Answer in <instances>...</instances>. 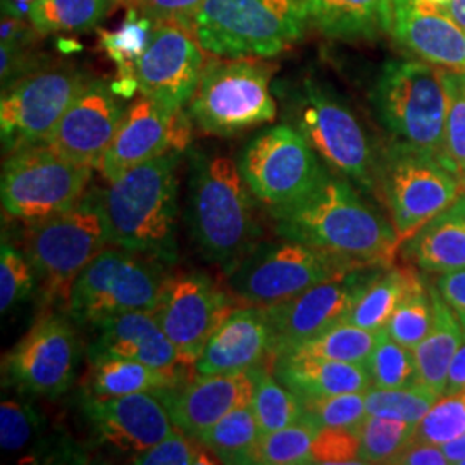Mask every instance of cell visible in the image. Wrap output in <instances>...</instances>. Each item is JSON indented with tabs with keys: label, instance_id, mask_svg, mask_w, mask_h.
Returning a JSON list of instances; mask_svg holds the SVG:
<instances>
[{
	"label": "cell",
	"instance_id": "cell-2",
	"mask_svg": "<svg viewBox=\"0 0 465 465\" xmlns=\"http://www.w3.org/2000/svg\"><path fill=\"white\" fill-rule=\"evenodd\" d=\"M180 150H171L134 167L97 190L109 243L149 255L166 264L178 257V166Z\"/></svg>",
	"mask_w": 465,
	"mask_h": 465
},
{
	"label": "cell",
	"instance_id": "cell-11",
	"mask_svg": "<svg viewBox=\"0 0 465 465\" xmlns=\"http://www.w3.org/2000/svg\"><path fill=\"white\" fill-rule=\"evenodd\" d=\"M362 266L330 252L284 240L259 245L230 271L232 295L249 305L271 307L293 299L319 282Z\"/></svg>",
	"mask_w": 465,
	"mask_h": 465
},
{
	"label": "cell",
	"instance_id": "cell-1",
	"mask_svg": "<svg viewBox=\"0 0 465 465\" xmlns=\"http://www.w3.org/2000/svg\"><path fill=\"white\" fill-rule=\"evenodd\" d=\"M282 240H293L362 266L390 267L399 234L347 178L324 173L302 199L269 209Z\"/></svg>",
	"mask_w": 465,
	"mask_h": 465
},
{
	"label": "cell",
	"instance_id": "cell-34",
	"mask_svg": "<svg viewBox=\"0 0 465 465\" xmlns=\"http://www.w3.org/2000/svg\"><path fill=\"white\" fill-rule=\"evenodd\" d=\"M116 7L111 0H36L30 23L40 36L86 34Z\"/></svg>",
	"mask_w": 465,
	"mask_h": 465
},
{
	"label": "cell",
	"instance_id": "cell-14",
	"mask_svg": "<svg viewBox=\"0 0 465 465\" xmlns=\"http://www.w3.org/2000/svg\"><path fill=\"white\" fill-rule=\"evenodd\" d=\"M238 167L253 197L267 209L305 197L326 173L319 155L292 124L255 134L242 152Z\"/></svg>",
	"mask_w": 465,
	"mask_h": 465
},
{
	"label": "cell",
	"instance_id": "cell-24",
	"mask_svg": "<svg viewBox=\"0 0 465 465\" xmlns=\"http://www.w3.org/2000/svg\"><path fill=\"white\" fill-rule=\"evenodd\" d=\"M272 362L271 324L264 307L234 309L223 321L195 361L200 376L232 374Z\"/></svg>",
	"mask_w": 465,
	"mask_h": 465
},
{
	"label": "cell",
	"instance_id": "cell-38",
	"mask_svg": "<svg viewBox=\"0 0 465 465\" xmlns=\"http://www.w3.org/2000/svg\"><path fill=\"white\" fill-rule=\"evenodd\" d=\"M416 428L417 424L391 417H366L357 430L362 464H395L416 438Z\"/></svg>",
	"mask_w": 465,
	"mask_h": 465
},
{
	"label": "cell",
	"instance_id": "cell-58",
	"mask_svg": "<svg viewBox=\"0 0 465 465\" xmlns=\"http://www.w3.org/2000/svg\"><path fill=\"white\" fill-rule=\"evenodd\" d=\"M426 2H431V4H436V5H445L449 0H426Z\"/></svg>",
	"mask_w": 465,
	"mask_h": 465
},
{
	"label": "cell",
	"instance_id": "cell-6",
	"mask_svg": "<svg viewBox=\"0 0 465 465\" xmlns=\"http://www.w3.org/2000/svg\"><path fill=\"white\" fill-rule=\"evenodd\" d=\"M284 111L326 166L364 190H374L380 161L362 123L332 88L305 78L286 97Z\"/></svg>",
	"mask_w": 465,
	"mask_h": 465
},
{
	"label": "cell",
	"instance_id": "cell-32",
	"mask_svg": "<svg viewBox=\"0 0 465 465\" xmlns=\"http://www.w3.org/2000/svg\"><path fill=\"white\" fill-rule=\"evenodd\" d=\"M253 395L250 407L262 434L278 431L303 420L305 405L264 364L253 367Z\"/></svg>",
	"mask_w": 465,
	"mask_h": 465
},
{
	"label": "cell",
	"instance_id": "cell-8",
	"mask_svg": "<svg viewBox=\"0 0 465 465\" xmlns=\"http://www.w3.org/2000/svg\"><path fill=\"white\" fill-rule=\"evenodd\" d=\"M272 67L255 57L209 59L199 86L188 102V114L202 134L232 136L278 116L271 92Z\"/></svg>",
	"mask_w": 465,
	"mask_h": 465
},
{
	"label": "cell",
	"instance_id": "cell-56",
	"mask_svg": "<svg viewBox=\"0 0 465 465\" xmlns=\"http://www.w3.org/2000/svg\"><path fill=\"white\" fill-rule=\"evenodd\" d=\"M440 7L465 28V0H449L445 5Z\"/></svg>",
	"mask_w": 465,
	"mask_h": 465
},
{
	"label": "cell",
	"instance_id": "cell-35",
	"mask_svg": "<svg viewBox=\"0 0 465 465\" xmlns=\"http://www.w3.org/2000/svg\"><path fill=\"white\" fill-rule=\"evenodd\" d=\"M380 331H371L350 322H341L282 355H303L338 362L367 364L376 347Z\"/></svg>",
	"mask_w": 465,
	"mask_h": 465
},
{
	"label": "cell",
	"instance_id": "cell-5",
	"mask_svg": "<svg viewBox=\"0 0 465 465\" xmlns=\"http://www.w3.org/2000/svg\"><path fill=\"white\" fill-rule=\"evenodd\" d=\"M307 19L303 0H205L192 30L217 57L266 59L299 42Z\"/></svg>",
	"mask_w": 465,
	"mask_h": 465
},
{
	"label": "cell",
	"instance_id": "cell-36",
	"mask_svg": "<svg viewBox=\"0 0 465 465\" xmlns=\"http://www.w3.org/2000/svg\"><path fill=\"white\" fill-rule=\"evenodd\" d=\"M432 288L434 286L420 276L411 292L401 299L384 328L390 338L407 349H416L431 331L436 312Z\"/></svg>",
	"mask_w": 465,
	"mask_h": 465
},
{
	"label": "cell",
	"instance_id": "cell-53",
	"mask_svg": "<svg viewBox=\"0 0 465 465\" xmlns=\"http://www.w3.org/2000/svg\"><path fill=\"white\" fill-rule=\"evenodd\" d=\"M465 391V345L455 353L449 369L445 395H457Z\"/></svg>",
	"mask_w": 465,
	"mask_h": 465
},
{
	"label": "cell",
	"instance_id": "cell-52",
	"mask_svg": "<svg viewBox=\"0 0 465 465\" xmlns=\"http://www.w3.org/2000/svg\"><path fill=\"white\" fill-rule=\"evenodd\" d=\"M395 464L399 465H447L449 459L445 457L440 445H432L428 441L414 438L412 443L400 455Z\"/></svg>",
	"mask_w": 465,
	"mask_h": 465
},
{
	"label": "cell",
	"instance_id": "cell-23",
	"mask_svg": "<svg viewBox=\"0 0 465 465\" xmlns=\"http://www.w3.org/2000/svg\"><path fill=\"white\" fill-rule=\"evenodd\" d=\"M391 35L424 63L465 73V28L426 0H393Z\"/></svg>",
	"mask_w": 465,
	"mask_h": 465
},
{
	"label": "cell",
	"instance_id": "cell-4",
	"mask_svg": "<svg viewBox=\"0 0 465 465\" xmlns=\"http://www.w3.org/2000/svg\"><path fill=\"white\" fill-rule=\"evenodd\" d=\"M109 243L97 190L63 214L26 224L23 252L47 305H66L76 278Z\"/></svg>",
	"mask_w": 465,
	"mask_h": 465
},
{
	"label": "cell",
	"instance_id": "cell-46",
	"mask_svg": "<svg viewBox=\"0 0 465 465\" xmlns=\"http://www.w3.org/2000/svg\"><path fill=\"white\" fill-rule=\"evenodd\" d=\"M214 453L205 449L197 438L183 431H173L152 449L134 453V464L138 465H199L213 464Z\"/></svg>",
	"mask_w": 465,
	"mask_h": 465
},
{
	"label": "cell",
	"instance_id": "cell-44",
	"mask_svg": "<svg viewBox=\"0 0 465 465\" xmlns=\"http://www.w3.org/2000/svg\"><path fill=\"white\" fill-rule=\"evenodd\" d=\"M36 290L35 271L23 250L5 238L0 249V311L9 312L17 303L30 299Z\"/></svg>",
	"mask_w": 465,
	"mask_h": 465
},
{
	"label": "cell",
	"instance_id": "cell-20",
	"mask_svg": "<svg viewBox=\"0 0 465 465\" xmlns=\"http://www.w3.org/2000/svg\"><path fill=\"white\" fill-rule=\"evenodd\" d=\"M123 100L113 90V82L88 80L45 145L67 161L97 169L126 113Z\"/></svg>",
	"mask_w": 465,
	"mask_h": 465
},
{
	"label": "cell",
	"instance_id": "cell-39",
	"mask_svg": "<svg viewBox=\"0 0 465 465\" xmlns=\"http://www.w3.org/2000/svg\"><path fill=\"white\" fill-rule=\"evenodd\" d=\"M317 432L316 424L305 417L293 426L262 434L255 449L253 464H312V443Z\"/></svg>",
	"mask_w": 465,
	"mask_h": 465
},
{
	"label": "cell",
	"instance_id": "cell-45",
	"mask_svg": "<svg viewBox=\"0 0 465 465\" xmlns=\"http://www.w3.org/2000/svg\"><path fill=\"white\" fill-rule=\"evenodd\" d=\"M465 432V391L445 395L417 424L416 438L432 445H445Z\"/></svg>",
	"mask_w": 465,
	"mask_h": 465
},
{
	"label": "cell",
	"instance_id": "cell-60",
	"mask_svg": "<svg viewBox=\"0 0 465 465\" xmlns=\"http://www.w3.org/2000/svg\"><path fill=\"white\" fill-rule=\"evenodd\" d=\"M460 465H465V459L462 460V462H460Z\"/></svg>",
	"mask_w": 465,
	"mask_h": 465
},
{
	"label": "cell",
	"instance_id": "cell-49",
	"mask_svg": "<svg viewBox=\"0 0 465 465\" xmlns=\"http://www.w3.org/2000/svg\"><path fill=\"white\" fill-rule=\"evenodd\" d=\"M203 2L205 0H134V5L153 23H174L192 30L193 19Z\"/></svg>",
	"mask_w": 465,
	"mask_h": 465
},
{
	"label": "cell",
	"instance_id": "cell-59",
	"mask_svg": "<svg viewBox=\"0 0 465 465\" xmlns=\"http://www.w3.org/2000/svg\"><path fill=\"white\" fill-rule=\"evenodd\" d=\"M114 5H117V4H124V2H132L134 4V0H111Z\"/></svg>",
	"mask_w": 465,
	"mask_h": 465
},
{
	"label": "cell",
	"instance_id": "cell-41",
	"mask_svg": "<svg viewBox=\"0 0 465 465\" xmlns=\"http://www.w3.org/2000/svg\"><path fill=\"white\" fill-rule=\"evenodd\" d=\"M447 90V121L441 163L465 182V73L441 69Z\"/></svg>",
	"mask_w": 465,
	"mask_h": 465
},
{
	"label": "cell",
	"instance_id": "cell-9",
	"mask_svg": "<svg viewBox=\"0 0 465 465\" xmlns=\"http://www.w3.org/2000/svg\"><path fill=\"white\" fill-rule=\"evenodd\" d=\"M163 261L123 247H105L84 267L71 290L67 311L82 324L153 311L167 282Z\"/></svg>",
	"mask_w": 465,
	"mask_h": 465
},
{
	"label": "cell",
	"instance_id": "cell-21",
	"mask_svg": "<svg viewBox=\"0 0 465 465\" xmlns=\"http://www.w3.org/2000/svg\"><path fill=\"white\" fill-rule=\"evenodd\" d=\"M84 416L102 441L134 455L152 449L176 430L159 393L86 395Z\"/></svg>",
	"mask_w": 465,
	"mask_h": 465
},
{
	"label": "cell",
	"instance_id": "cell-12",
	"mask_svg": "<svg viewBox=\"0 0 465 465\" xmlns=\"http://www.w3.org/2000/svg\"><path fill=\"white\" fill-rule=\"evenodd\" d=\"M378 182L400 247L465 192V182L436 155L393 142L382 152Z\"/></svg>",
	"mask_w": 465,
	"mask_h": 465
},
{
	"label": "cell",
	"instance_id": "cell-33",
	"mask_svg": "<svg viewBox=\"0 0 465 465\" xmlns=\"http://www.w3.org/2000/svg\"><path fill=\"white\" fill-rule=\"evenodd\" d=\"M262 432L250 405L240 407L217 420L199 438L200 443L224 464H253Z\"/></svg>",
	"mask_w": 465,
	"mask_h": 465
},
{
	"label": "cell",
	"instance_id": "cell-51",
	"mask_svg": "<svg viewBox=\"0 0 465 465\" xmlns=\"http://www.w3.org/2000/svg\"><path fill=\"white\" fill-rule=\"evenodd\" d=\"M436 288L449 303L451 312L459 319L465 336V269L440 274L436 280Z\"/></svg>",
	"mask_w": 465,
	"mask_h": 465
},
{
	"label": "cell",
	"instance_id": "cell-28",
	"mask_svg": "<svg viewBox=\"0 0 465 465\" xmlns=\"http://www.w3.org/2000/svg\"><path fill=\"white\" fill-rule=\"evenodd\" d=\"M309 19L330 38L355 42L391 34L393 0H303Z\"/></svg>",
	"mask_w": 465,
	"mask_h": 465
},
{
	"label": "cell",
	"instance_id": "cell-57",
	"mask_svg": "<svg viewBox=\"0 0 465 465\" xmlns=\"http://www.w3.org/2000/svg\"><path fill=\"white\" fill-rule=\"evenodd\" d=\"M59 49L63 50L64 54H71V52H76V50H80V45H78L74 40L63 38V40H59Z\"/></svg>",
	"mask_w": 465,
	"mask_h": 465
},
{
	"label": "cell",
	"instance_id": "cell-50",
	"mask_svg": "<svg viewBox=\"0 0 465 465\" xmlns=\"http://www.w3.org/2000/svg\"><path fill=\"white\" fill-rule=\"evenodd\" d=\"M34 45L23 44H2L0 45V80L2 88L19 80L21 76L44 66V57L36 55Z\"/></svg>",
	"mask_w": 465,
	"mask_h": 465
},
{
	"label": "cell",
	"instance_id": "cell-18",
	"mask_svg": "<svg viewBox=\"0 0 465 465\" xmlns=\"http://www.w3.org/2000/svg\"><path fill=\"white\" fill-rule=\"evenodd\" d=\"M192 140V117L142 95L126 107L111 147L97 169L107 183L126 171L171 150L184 152Z\"/></svg>",
	"mask_w": 465,
	"mask_h": 465
},
{
	"label": "cell",
	"instance_id": "cell-10",
	"mask_svg": "<svg viewBox=\"0 0 465 465\" xmlns=\"http://www.w3.org/2000/svg\"><path fill=\"white\" fill-rule=\"evenodd\" d=\"M94 169L45 143L7 153L0 182L4 216L30 224L66 213L84 199Z\"/></svg>",
	"mask_w": 465,
	"mask_h": 465
},
{
	"label": "cell",
	"instance_id": "cell-3",
	"mask_svg": "<svg viewBox=\"0 0 465 465\" xmlns=\"http://www.w3.org/2000/svg\"><path fill=\"white\" fill-rule=\"evenodd\" d=\"M188 195V226L205 259L232 271L259 247L253 193L232 157L193 152Z\"/></svg>",
	"mask_w": 465,
	"mask_h": 465
},
{
	"label": "cell",
	"instance_id": "cell-7",
	"mask_svg": "<svg viewBox=\"0 0 465 465\" xmlns=\"http://www.w3.org/2000/svg\"><path fill=\"white\" fill-rule=\"evenodd\" d=\"M371 102L393 142L441 161L449 105L441 69L424 61H388L371 90Z\"/></svg>",
	"mask_w": 465,
	"mask_h": 465
},
{
	"label": "cell",
	"instance_id": "cell-40",
	"mask_svg": "<svg viewBox=\"0 0 465 465\" xmlns=\"http://www.w3.org/2000/svg\"><path fill=\"white\" fill-rule=\"evenodd\" d=\"M440 399V393L419 382L393 390L372 386L366 391L367 416L391 417L419 424Z\"/></svg>",
	"mask_w": 465,
	"mask_h": 465
},
{
	"label": "cell",
	"instance_id": "cell-30",
	"mask_svg": "<svg viewBox=\"0 0 465 465\" xmlns=\"http://www.w3.org/2000/svg\"><path fill=\"white\" fill-rule=\"evenodd\" d=\"M432 293L436 312L431 331L414 349L416 382L445 397L450 364L462 347L465 336L459 319L436 286L432 288Z\"/></svg>",
	"mask_w": 465,
	"mask_h": 465
},
{
	"label": "cell",
	"instance_id": "cell-15",
	"mask_svg": "<svg viewBox=\"0 0 465 465\" xmlns=\"http://www.w3.org/2000/svg\"><path fill=\"white\" fill-rule=\"evenodd\" d=\"M80 357L78 336L69 319L44 314L4 359V376L19 391L57 399L74 381Z\"/></svg>",
	"mask_w": 465,
	"mask_h": 465
},
{
	"label": "cell",
	"instance_id": "cell-22",
	"mask_svg": "<svg viewBox=\"0 0 465 465\" xmlns=\"http://www.w3.org/2000/svg\"><path fill=\"white\" fill-rule=\"evenodd\" d=\"M176 430L197 438L232 411L250 405L253 395V372L197 376L159 393Z\"/></svg>",
	"mask_w": 465,
	"mask_h": 465
},
{
	"label": "cell",
	"instance_id": "cell-48",
	"mask_svg": "<svg viewBox=\"0 0 465 465\" xmlns=\"http://www.w3.org/2000/svg\"><path fill=\"white\" fill-rule=\"evenodd\" d=\"M359 451V431L324 428L312 443V464H362Z\"/></svg>",
	"mask_w": 465,
	"mask_h": 465
},
{
	"label": "cell",
	"instance_id": "cell-13",
	"mask_svg": "<svg viewBox=\"0 0 465 465\" xmlns=\"http://www.w3.org/2000/svg\"><path fill=\"white\" fill-rule=\"evenodd\" d=\"M88 82L71 64H44L2 88L0 134L5 153L42 145Z\"/></svg>",
	"mask_w": 465,
	"mask_h": 465
},
{
	"label": "cell",
	"instance_id": "cell-54",
	"mask_svg": "<svg viewBox=\"0 0 465 465\" xmlns=\"http://www.w3.org/2000/svg\"><path fill=\"white\" fill-rule=\"evenodd\" d=\"M35 2L36 0H2V15L30 21Z\"/></svg>",
	"mask_w": 465,
	"mask_h": 465
},
{
	"label": "cell",
	"instance_id": "cell-42",
	"mask_svg": "<svg viewBox=\"0 0 465 465\" xmlns=\"http://www.w3.org/2000/svg\"><path fill=\"white\" fill-rule=\"evenodd\" d=\"M367 369L371 372L372 386L393 390L416 382V359L414 350L407 349L390 338L386 330L380 331L376 347L372 350Z\"/></svg>",
	"mask_w": 465,
	"mask_h": 465
},
{
	"label": "cell",
	"instance_id": "cell-17",
	"mask_svg": "<svg viewBox=\"0 0 465 465\" xmlns=\"http://www.w3.org/2000/svg\"><path fill=\"white\" fill-rule=\"evenodd\" d=\"M234 311V300L203 272L167 276L152 311L186 364H195L209 338Z\"/></svg>",
	"mask_w": 465,
	"mask_h": 465
},
{
	"label": "cell",
	"instance_id": "cell-55",
	"mask_svg": "<svg viewBox=\"0 0 465 465\" xmlns=\"http://www.w3.org/2000/svg\"><path fill=\"white\" fill-rule=\"evenodd\" d=\"M441 450L449 459V464H460L465 459V432L449 443L441 445Z\"/></svg>",
	"mask_w": 465,
	"mask_h": 465
},
{
	"label": "cell",
	"instance_id": "cell-37",
	"mask_svg": "<svg viewBox=\"0 0 465 465\" xmlns=\"http://www.w3.org/2000/svg\"><path fill=\"white\" fill-rule=\"evenodd\" d=\"M155 23L132 5L114 32L99 30L100 47L123 76H134L138 59L149 47Z\"/></svg>",
	"mask_w": 465,
	"mask_h": 465
},
{
	"label": "cell",
	"instance_id": "cell-31",
	"mask_svg": "<svg viewBox=\"0 0 465 465\" xmlns=\"http://www.w3.org/2000/svg\"><path fill=\"white\" fill-rule=\"evenodd\" d=\"M419 278L420 274L412 267H382L367 282L345 322L371 331L384 330L400 302Z\"/></svg>",
	"mask_w": 465,
	"mask_h": 465
},
{
	"label": "cell",
	"instance_id": "cell-27",
	"mask_svg": "<svg viewBox=\"0 0 465 465\" xmlns=\"http://www.w3.org/2000/svg\"><path fill=\"white\" fill-rule=\"evenodd\" d=\"M400 249L407 262L430 274L465 269V192Z\"/></svg>",
	"mask_w": 465,
	"mask_h": 465
},
{
	"label": "cell",
	"instance_id": "cell-25",
	"mask_svg": "<svg viewBox=\"0 0 465 465\" xmlns=\"http://www.w3.org/2000/svg\"><path fill=\"white\" fill-rule=\"evenodd\" d=\"M88 357L130 359L157 369L192 366L171 343L152 311H134L102 321Z\"/></svg>",
	"mask_w": 465,
	"mask_h": 465
},
{
	"label": "cell",
	"instance_id": "cell-47",
	"mask_svg": "<svg viewBox=\"0 0 465 465\" xmlns=\"http://www.w3.org/2000/svg\"><path fill=\"white\" fill-rule=\"evenodd\" d=\"M40 419L28 403L4 400L0 405V445L7 451H21L34 443Z\"/></svg>",
	"mask_w": 465,
	"mask_h": 465
},
{
	"label": "cell",
	"instance_id": "cell-29",
	"mask_svg": "<svg viewBox=\"0 0 465 465\" xmlns=\"http://www.w3.org/2000/svg\"><path fill=\"white\" fill-rule=\"evenodd\" d=\"M90 362L88 395L94 397L163 393L190 380L186 372L188 366L157 369L119 357H95Z\"/></svg>",
	"mask_w": 465,
	"mask_h": 465
},
{
	"label": "cell",
	"instance_id": "cell-43",
	"mask_svg": "<svg viewBox=\"0 0 465 465\" xmlns=\"http://www.w3.org/2000/svg\"><path fill=\"white\" fill-rule=\"evenodd\" d=\"M305 405L307 419H311L319 430H359L366 420V391L340 393L321 399L302 400Z\"/></svg>",
	"mask_w": 465,
	"mask_h": 465
},
{
	"label": "cell",
	"instance_id": "cell-26",
	"mask_svg": "<svg viewBox=\"0 0 465 465\" xmlns=\"http://www.w3.org/2000/svg\"><path fill=\"white\" fill-rule=\"evenodd\" d=\"M272 372L302 400L359 393L372 388L367 364L303 355H280L272 361Z\"/></svg>",
	"mask_w": 465,
	"mask_h": 465
},
{
	"label": "cell",
	"instance_id": "cell-19",
	"mask_svg": "<svg viewBox=\"0 0 465 465\" xmlns=\"http://www.w3.org/2000/svg\"><path fill=\"white\" fill-rule=\"evenodd\" d=\"M203 52L193 30L174 23H155L149 47L134 69L142 95L182 111L199 86L205 66Z\"/></svg>",
	"mask_w": 465,
	"mask_h": 465
},
{
	"label": "cell",
	"instance_id": "cell-16",
	"mask_svg": "<svg viewBox=\"0 0 465 465\" xmlns=\"http://www.w3.org/2000/svg\"><path fill=\"white\" fill-rule=\"evenodd\" d=\"M382 267H359L319 282L293 299L264 307L271 324L272 361L347 321L367 282Z\"/></svg>",
	"mask_w": 465,
	"mask_h": 465
}]
</instances>
